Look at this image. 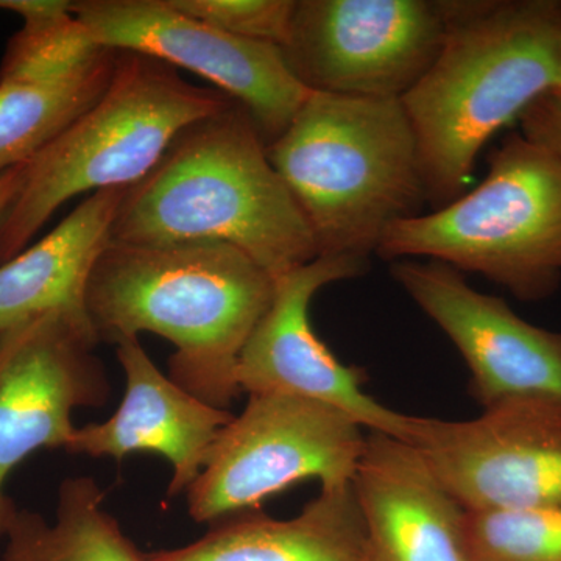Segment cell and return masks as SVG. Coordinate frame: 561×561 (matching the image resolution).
Returning a JSON list of instances; mask_svg holds the SVG:
<instances>
[{"label":"cell","mask_w":561,"mask_h":561,"mask_svg":"<svg viewBox=\"0 0 561 561\" xmlns=\"http://www.w3.org/2000/svg\"><path fill=\"white\" fill-rule=\"evenodd\" d=\"M72 13L105 49L146 55L210 81L249 111L267 146L311 94L279 46L227 35L169 0H77Z\"/></svg>","instance_id":"obj_10"},{"label":"cell","mask_w":561,"mask_h":561,"mask_svg":"<svg viewBox=\"0 0 561 561\" xmlns=\"http://www.w3.org/2000/svg\"><path fill=\"white\" fill-rule=\"evenodd\" d=\"M232 102L187 83L162 61L117 50L102 98L24 164L20 191L0 221V264L27 249L70 198L139 183L181 133Z\"/></svg>","instance_id":"obj_5"},{"label":"cell","mask_w":561,"mask_h":561,"mask_svg":"<svg viewBox=\"0 0 561 561\" xmlns=\"http://www.w3.org/2000/svg\"><path fill=\"white\" fill-rule=\"evenodd\" d=\"M87 312L54 311L0 332V538L18 508L11 472L41 449H68L73 412L103 408L111 383Z\"/></svg>","instance_id":"obj_9"},{"label":"cell","mask_w":561,"mask_h":561,"mask_svg":"<svg viewBox=\"0 0 561 561\" xmlns=\"http://www.w3.org/2000/svg\"><path fill=\"white\" fill-rule=\"evenodd\" d=\"M442 0H295L280 46L306 90L402 99L437 58Z\"/></svg>","instance_id":"obj_8"},{"label":"cell","mask_w":561,"mask_h":561,"mask_svg":"<svg viewBox=\"0 0 561 561\" xmlns=\"http://www.w3.org/2000/svg\"><path fill=\"white\" fill-rule=\"evenodd\" d=\"M127 187L88 195L57 228L0 264V332L54 311L87 312L92 268Z\"/></svg>","instance_id":"obj_17"},{"label":"cell","mask_w":561,"mask_h":561,"mask_svg":"<svg viewBox=\"0 0 561 561\" xmlns=\"http://www.w3.org/2000/svg\"><path fill=\"white\" fill-rule=\"evenodd\" d=\"M187 14L236 36L283 46L289 35L295 0H169Z\"/></svg>","instance_id":"obj_22"},{"label":"cell","mask_w":561,"mask_h":561,"mask_svg":"<svg viewBox=\"0 0 561 561\" xmlns=\"http://www.w3.org/2000/svg\"><path fill=\"white\" fill-rule=\"evenodd\" d=\"M391 275L453 342L485 409L512 401L561 405V331L535 327L437 261H394Z\"/></svg>","instance_id":"obj_13"},{"label":"cell","mask_w":561,"mask_h":561,"mask_svg":"<svg viewBox=\"0 0 561 561\" xmlns=\"http://www.w3.org/2000/svg\"><path fill=\"white\" fill-rule=\"evenodd\" d=\"M522 135L551 153L561 164V92H545L519 116Z\"/></svg>","instance_id":"obj_23"},{"label":"cell","mask_w":561,"mask_h":561,"mask_svg":"<svg viewBox=\"0 0 561 561\" xmlns=\"http://www.w3.org/2000/svg\"><path fill=\"white\" fill-rule=\"evenodd\" d=\"M442 2V49L401 99L434 209L467 192L479 154L497 131L556 90L561 54V2Z\"/></svg>","instance_id":"obj_2"},{"label":"cell","mask_w":561,"mask_h":561,"mask_svg":"<svg viewBox=\"0 0 561 561\" xmlns=\"http://www.w3.org/2000/svg\"><path fill=\"white\" fill-rule=\"evenodd\" d=\"M2 561H147L105 508V491L91 476L65 479L54 519L16 511L7 527Z\"/></svg>","instance_id":"obj_18"},{"label":"cell","mask_w":561,"mask_h":561,"mask_svg":"<svg viewBox=\"0 0 561 561\" xmlns=\"http://www.w3.org/2000/svg\"><path fill=\"white\" fill-rule=\"evenodd\" d=\"M125 378L116 412L102 423L77 427L66 451L91 459L124 460L135 453L168 460V500L186 494L232 413L194 397L157 367L139 339L114 343Z\"/></svg>","instance_id":"obj_14"},{"label":"cell","mask_w":561,"mask_h":561,"mask_svg":"<svg viewBox=\"0 0 561 561\" xmlns=\"http://www.w3.org/2000/svg\"><path fill=\"white\" fill-rule=\"evenodd\" d=\"M376 254L479 273L524 301L549 297L561 280V164L511 133L491 151L482 183L391 225Z\"/></svg>","instance_id":"obj_6"},{"label":"cell","mask_w":561,"mask_h":561,"mask_svg":"<svg viewBox=\"0 0 561 561\" xmlns=\"http://www.w3.org/2000/svg\"><path fill=\"white\" fill-rule=\"evenodd\" d=\"M113 51L99 46L72 11L25 21L3 55L0 83H65L98 68Z\"/></svg>","instance_id":"obj_20"},{"label":"cell","mask_w":561,"mask_h":561,"mask_svg":"<svg viewBox=\"0 0 561 561\" xmlns=\"http://www.w3.org/2000/svg\"><path fill=\"white\" fill-rule=\"evenodd\" d=\"M275 278L227 243L108 245L84 297L95 334L160 335L175 346L169 378L214 408L242 394L239 357L267 312Z\"/></svg>","instance_id":"obj_1"},{"label":"cell","mask_w":561,"mask_h":561,"mask_svg":"<svg viewBox=\"0 0 561 561\" xmlns=\"http://www.w3.org/2000/svg\"><path fill=\"white\" fill-rule=\"evenodd\" d=\"M117 50L79 79L57 84L0 83V172L27 164L102 98Z\"/></svg>","instance_id":"obj_19"},{"label":"cell","mask_w":561,"mask_h":561,"mask_svg":"<svg viewBox=\"0 0 561 561\" xmlns=\"http://www.w3.org/2000/svg\"><path fill=\"white\" fill-rule=\"evenodd\" d=\"M470 513L561 507V405L512 401L472 420L411 416L408 440Z\"/></svg>","instance_id":"obj_11"},{"label":"cell","mask_w":561,"mask_h":561,"mask_svg":"<svg viewBox=\"0 0 561 561\" xmlns=\"http://www.w3.org/2000/svg\"><path fill=\"white\" fill-rule=\"evenodd\" d=\"M556 90L561 92V54H560V73H559V84H557Z\"/></svg>","instance_id":"obj_25"},{"label":"cell","mask_w":561,"mask_h":561,"mask_svg":"<svg viewBox=\"0 0 561 561\" xmlns=\"http://www.w3.org/2000/svg\"><path fill=\"white\" fill-rule=\"evenodd\" d=\"M147 561H376L353 483L321 489L294 518L254 512L213 524L198 540Z\"/></svg>","instance_id":"obj_16"},{"label":"cell","mask_w":561,"mask_h":561,"mask_svg":"<svg viewBox=\"0 0 561 561\" xmlns=\"http://www.w3.org/2000/svg\"><path fill=\"white\" fill-rule=\"evenodd\" d=\"M370 261L319 256L275 278V290L238 365L242 393H284L324 402L348 413L364 430L408 440L411 416L391 411L364 390L367 375L342 364L313 330L317 291L364 275Z\"/></svg>","instance_id":"obj_12"},{"label":"cell","mask_w":561,"mask_h":561,"mask_svg":"<svg viewBox=\"0 0 561 561\" xmlns=\"http://www.w3.org/2000/svg\"><path fill=\"white\" fill-rule=\"evenodd\" d=\"M353 491L378 561H470L468 512L419 449L368 432Z\"/></svg>","instance_id":"obj_15"},{"label":"cell","mask_w":561,"mask_h":561,"mask_svg":"<svg viewBox=\"0 0 561 561\" xmlns=\"http://www.w3.org/2000/svg\"><path fill=\"white\" fill-rule=\"evenodd\" d=\"M22 175H24V164L0 172V221L5 217L7 210L20 191Z\"/></svg>","instance_id":"obj_24"},{"label":"cell","mask_w":561,"mask_h":561,"mask_svg":"<svg viewBox=\"0 0 561 561\" xmlns=\"http://www.w3.org/2000/svg\"><path fill=\"white\" fill-rule=\"evenodd\" d=\"M376 561H378V560H376Z\"/></svg>","instance_id":"obj_26"},{"label":"cell","mask_w":561,"mask_h":561,"mask_svg":"<svg viewBox=\"0 0 561 561\" xmlns=\"http://www.w3.org/2000/svg\"><path fill=\"white\" fill-rule=\"evenodd\" d=\"M267 154L319 256L370 260L391 225L420 216L426 203L401 99L311 92Z\"/></svg>","instance_id":"obj_4"},{"label":"cell","mask_w":561,"mask_h":561,"mask_svg":"<svg viewBox=\"0 0 561 561\" xmlns=\"http://www.w3.org/2000/svg\"><path fill=\"white\" fill-rule=\"evenodd\" d=\"M190 242L234 247L273 278L319 257L267 144L238 102L186 128L127 187L108 245Z\"/></svg>","instance_id":"obj_3"},{"label":"cell","mask_w":561,"mask_h":561,"mask_svg":"<svg viewBox=\"0 0 561 561\" xmlns=\"http://www.w3.org/2000/svg\"><path fill=\"white\" fill-rule=\"evenodd\" d=\"M348 413L284 393L249 394L221 430L205 467L186 491L192 522L217 524L305 481L350 485L367 434Z\"/></svg>","instance_id":"obj_7"},{"label":"cell","mask_w":561,"mask_h":561,"mask_svg":"<svg viewBox=\"0 0 561 561\" xmlns=\"http://www.w3.org/2000/svg\"><path fill=\"white\" fill-rule=\"evenodd\" d=\"M470 561H561V507L468 512Z\"/></svg>","instance_id":"obj_21"}]
</instances>
